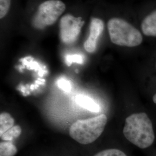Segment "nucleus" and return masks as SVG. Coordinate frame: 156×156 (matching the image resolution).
<instances>
[{"mask_svg":"<svg viewBox=\"0 0 156 156\" xmlns=\"http://www.w3.org/2000/svg\"><path fill=\"white\" fill-rule=\"evenodd\" d=\"M123 134L128 141L140 149L149 147L155 139L152 123L145 113H134L127 117Z\"/></svg>","mask_w":156,"mask_h":156,"instance_id":"f257e3e1","label":"nucleus"},{"mask_svg":"<svg viewBox=\"0 0 156 156\" xmlns=\"http://www.w3.org/2000/svg\"><path fill=\"white\" fill-rule=\"evenodd\" d=\"M107 123V117L102 114L84 120H79L69 128V135L79 144L87 145L93 142L103 133Z\"/></svg>","mask_w":156,"mask_h":156,"instance_id":"f03ea898","label":"nucleus"},{"mask_svg":"<svg viewBox=\"0 0 156 156\" xmlns=\"http://www.w3.org/2000/svg\"><path fill=\"white\" fill-rule=\"evenodd\" d=\"M108 30L112 42L115 45L135 47L140 45L143 41L140 31L127 21L114 17L108 23Z\"/></svg>","mask_w":156,"mask_h":156,"instance_id":"7ed1b4c3","label":"nucleus"},{"mask_svg":"<svg viewBox=\"0 0 156 156\" xmlns=\"http://www.w3.org/2000/svg\"><path fill=\"white\" fill-rule=\"evenodd\" d=\"M66 8L65 4L60 0H49L42 2L33 19L34 27L42 30L55 24Z\"/></svg>","mask_w":156,"mask_h":156,"instance_id":"20e7f679","label":"nucleus"},{"mask_svg":"<svg viewBox=\"0 0 156 156\" xmlns=\"http://www.w3.org/2000/svg\"><path fill=\"white\" fill-rule=\"evenodd\" d=\"M84 24L81 17L73 16L67 14L62 17L60 21V38L62 42L71 45L79 38L81 30Z\"/></svg>","mask_w":156,"mask_h":156,"instance_id":"39448f33","label":"nucleus"},{"mask_svg":"<svg viewBox=\"0 0 156 156\" xmlns=\"http://www.w3.org/2000/svg\"><path fill=\"white\" fill-rule=\"evenodd\" d=\"M104 29V22L98 18L93 17L90 25L89 35L84 43V48L88 53H94L97 49V42Z\"/></svg>","mask_w":156,"mask_h":156,"instance_id":"423d86ee","label":"nucleus"},{"mask_svg":"<svg viewBox=\"0 0 156 156\" xmlns=\"http://www.w3.org/2000/svg\"><path fill=\"white\" fill-rule=\"evenodd\" d=\"M141 29L145 35L156 37V10L145 17L141 23Z\"/></svg>","mask_w":156,"mask_h":156,"instance_id":"0eeeda50","label":"nucleus"},{"mask_svg":"<svg viewBox=\"0 0 156 156\" xmlns=\"http://www.w3.org/2000/svg\"><path fill=\"white\" fill-rule=\"evenodd\" d=\"M76 102L82 108L94 113L100 111V106L89 97L83 94L77 95L75 97Z\"/></svg>","mask_w":156,"mask_h":156,"instance_id":"6e6552de","label":"nucleus"},{"mask_svg":"<svg viewBox=\"0 0 156 156\" xmlns=\"http://www.w3.org/2000/svg\"><path fill=\"white\" fill-rule=\"evenodd\" d=\"M15 120L11 115L6 112L0 115V136L14 126Z\"/></svg>","mask_w":156,"mask_h":156,"instance_id":"1a4fd4ad","label":"nucleus"},{"mask_svg":"<svg viewBox=\"0 0 156 156\" xmlns=\"http://www.w3.org/2000/svg\"><path fill=\"white\" fill-rule=\"evenodd\" d=\"M17 148L11 141L2 142L0 144V154L2 156H14L17 153Z\"/></svg>","mask_w":156,"mask_h":156,"instance_id":"9d476101","label":"nucleus"},{"mask_svg":"<svg viewBox=\"0 0 156 156\" xmlns=\"http://www.w3.org/2000/svg\"><path fill=\"white\" fill-rule=\"evenodd\" d=\"M22 133V128L16 125L14 126L11 129L8 130L4 134L1 136V139L5 141H12L13 140L18 138Z\"/></svg>","mask_w":156,"mask_h":156,"instance_id":"9b49d317","label":"nucleus"},{"mask_svg":"<svg viewBox=\"0 0 156 156\" xmlns=\"http://www.w3.org/2000/svg\"><path fill=\"white\" fill-rule=\"evenodd\" d=\"M94 156H127L122 151L116 149H110L101 151Z\"/></svg>","mask_w":156,"mask_h":156,"instance_id":"f8f14e48","label":"nucleus"},{"mask_svg":"<svg viewBox=\"0 0 156 156\" xmlns=\"http://www.w3.org/2000/svg\"><path fill=\"white\" fill-rule=\"evenodd\" d=\"M11 0H0V19H3L10 9Z\"/></svg>","mask_w":156,"mask_h":156,"instance_id":"ddd939ff","label":"nucleus"},{"mask_svg":"<svg viewBox=\"0 0 156 156\" xmlns=\"http://www.w3.org/2000/svg\"><path fill=\"white\" fill-rule=\"evenodd\" d=\"M83 58L80 55H68L66 57V62L68 66H70L73 63L83 64Z\"/></svg>","mask_w":156,"mask_h":156,"instance_id":"4468645a","label":"nucleus"},{"mask_svg":"<svg viewBox=\"0 0 156 156\" xmlns=\"http://www.w3.org/2000/svg\"><path fill=\"white\" fill-rule=\"evenodd\" d=\"M57 86L60 89L67 93L70 92L72 90L71 84L69 82V81L64 78L60 79L57 81Z\"/></svg>","mask_w":156,"mask_h":156,"instance_id":"2eb2a0df","label":"nucleus"},{"mask_svg":"<svg viewBox=\"0 0 156 156\" xmlns=\"http://www.w3.org/2000/svg\"><path fill=\"white\" fill-rule=\"evenodd\" d=\"M153 102L156 104V93L154 95V96H153Z\"/></svg>","mask_w":156,"mask_h":156,"instance_id":"dca6fc26","label":"nucleus"},{"mask_svg":"<svg viewBox=\"0 0 156 156\" xmlns=\"http://www.w3.org/2000/svg\"></svg>","mask_w":156,"mask_h":156,"instance_id":"f3484780","label":"nucleus"}]
</instances>
